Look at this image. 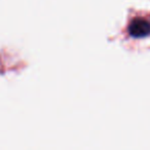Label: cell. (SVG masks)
<instances>
[{
  "label": "cell",
  "mask_w": 150,
  "mask_h": 150,
  "mask_svg": "<svg viewBox=\"0 0 150 150\" xmlns=\"http://www.w3.org/2000/svg\"><path fill=\"white\" fill-rule=\"evenodd\" d=\"M129 33L135 38H142L150 34V24L143 19H135L129 26Z\"/></svg>",
  "instance_id": "6da1fadb"
}]
</instances>
